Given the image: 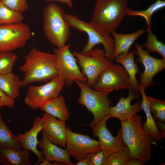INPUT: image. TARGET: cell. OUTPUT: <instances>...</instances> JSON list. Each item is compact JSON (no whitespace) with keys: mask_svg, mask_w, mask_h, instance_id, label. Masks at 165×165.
Wrapping results in <instances>:
<instances>
[{"mask_svg":"<svg viewBox=\"0 0 165 165\" xmlns=\"http://www.w3.org/2000/svg\"><path fill=\"white\" fill-rule=\"evenodd\" d=\"M145 162L136 158L130 159L128 161L126 165H144Z\"/></svg>","mask_w":165,"mask_h":165,"instance_id":"36","label":"cell"},{"mask_svg":"<svg viewBox=\"0 0 165 165\" xmlns=\"http://www.w3.org/2000/svg\"><path fill=\"white\" fill-rule=\"evenodd\" d=\"M93 87L95 90L107 94L131 88L127 73L122 65L119 64H114L104 70Z\"/></svg>","mask_w":165,"mask_h":165,"instance_id":"11","label":"cell"},{"mask_svg":"<svg viewBox=\"0 0 165 165\" xmlns=\"http://www.w3.org/2000/svg\"><path fill=\"white\" fill-rule=\"evenodd\" d=\"M40 109L58 119L66 122L69 118L68 109L62 95L53 98L45 102Z\"/></svg>","mask_w":165,"mask_h":165,"instance_id":"22","label":"cell"},{"mask_svg":"<svg viewBox=\"0 0 165 165\" xmlns=\"http://www.w3.org/2000/svg\"><path fill=\"white\" fill-rule=\"evenodd\" d=\"M67 151L70 157L78 160L102 150L98 141L87 135L72 131L67 127Z\"/></svg>","mask_w":165,"mask_h":165,"instance_id":"12","label":"cell"},{"mask_svg":"<svg viewBox=\"0 0 165 165\" xmlns=\"http://www.w3.org/2000/svg\"><path fill=\"white\" fill-rule=\"evenodd\" d=\"M150 108L157 122H165V100L147 96Z\"/></svg>","mask_w":165,"mask_h":165,"instance_id":"29","label":"cell"},{"mask_svg":"<svg viewBox=\"0 0 165 165\" xmlns=\"http://www.w3.org/2000/svg\"><path fill=\"white\" fill-rule=\"evenodd\" d=\"M30 151L24 148L0 147V164L2 165H31Z\"/></svg>","mask_w":165,"mask_h":165,"instance_id":"20","label":"cell"},{"mask_svg":"<svg viewBox=\"0 0 165 165\" xmlns=\"http://www.w3.org/2000/svg\"><path fill=\"white\" fill-rule=\"evenodd\" d=\"M128 4V0H96L90 23L103 35H110L127 16Z\"/></svg>","mask_w":165,"mask_h":165,"instance_id":"3","label":"cell"},{"mask_svg":"<svg viewBox=\"0 0 165 165\" xmlns=\"http://www.w3.org/2000/svg\"><path fill=\"white\" fill-rule=\"evenodd\" d=\"M46 2H58L66 4L69 7H73L72 0H42Z\"/></svg>","mask_w":165,"mask_h":165,"instance_id":"37","label":"cell"},{"mask_svg":"<svg viewBox=\"0 0 165 165\" xmlns=\"http://www.w3.org/2000/svg\"><path fill=\"white\" fill-rule=\"evenodd\" d=\"M130 159L129 149L124 144L121 149L108 156L104 165H126Z\"/></svg>","mask_w":165,"mask_h":165,"instance_id":"30","label":"cell"},{"mask_svg":"<svg viewBox=\"0 0 165 165\" xmlns=\"http://www.w3.org/2000/svg\"><path fill=\"white\" fill-rule=\"evenodd\" d=\"M0 147L22 149L17 137L3 121L0 113Z\"/></svg>","mask_w":165,"mask_h":165,"instance_id":"25","label":"cell"},{"mask_svg":"<svg viewBox=\"0 0 165 165\" xmlns=\"http://www.w3.org/2000/svg\"><path fill=\"white\" fill-rule=\"evenodd\" d=\"M24 19L22 14L10 9L2 2L0 3V25L22 22Z\"/></svg>","mask_w":165,"mask_h":165,"instance_id":"27","label":"cell"},{"mask_svg":"<svg viewBox=\"0 0 165 165\" xmlns=\"http://www.w3.org/2000/svg\"><path fill=\"white\" fill-rule=\"evenodd\" d=\"M42 129V118L36 117L34 118L32 126L29 130L24 133H19L17 135L22 148L31 151L37 157L38 160L34 165H39L45 160L37 148L38 143L37 136Z\"/></svg>","mask_w":165,"mask_h":165,"instance_id":"17","label":"cell"},{"mask_svg":"<svg viewBox=\"0 0 165 165\" xmlns=\"http://www.w3.org/2000/svg\"><path fill=\"white\" fill-rule=\"evenodd\" d=\"M145 30L141 28L135 32L128 34H119L115 31L111 34L114 41L115 58L119 54L128 52L131 46L140 37L144 34Z\"/></svg>","mask_w":165,"mask_h":165,"instance_id":"23","label":"cell"},{"mask_svg":"<svg viewBox=\"0 0 165 165\" xmlns=\"http://www.w3.org/2000/svg\"><path fill=\"white\" fill-rule=\"evenodd\" d=\"M22 82L13 72L0 75V90L10 98L14 100L20 96Z\"/></svg>","mask_w":165,"mask_h":165,"instance_id":"24","label":"cell"},{"mask_svg":"<svg viewBox=\"0 0 165 165\" xmlns=\"http://www.w3.org/2000/svg\"><path fill=\"white\" fill-rule=\"evenodd\" d=\"M15 104L14 100L13 99L2 92L0 90V106L6 107L10 108L14 107Z\"/></svg>","mask_w":165,"mask_h":165,"instance_id":"34","label":"cell"},{"mask_svg":"<svg viewBox=\"0 0 165 165\" xmlns=\"http://www.w3.org/2000/svg\"><path fill=\"white\" fill-rule=\"evenodd\" d=\"M37 146L42 149L40 152L45 159L51 162L57 161L67 165H74L66 150L52 143L43 131Z\"/></svg>","mask_w":165,"mask_h":165,"instance_id":"18","label":"cell"},{"mask_svg":"<svg viewBox=\"0 0 165 165\" xmlns=\"http://www.w3.org/2000/svg\"><path fill=\"white\" fill-rule=\"evenodd\" d=\"M70 45L66 44L54 49L57 58L56 66L58 75L62 77L65 85L70 86L76 81L86 82V79L80 70L77 59L70 50Z\"/></svg>","mask_w":165,"mask_h":165,"instance_id":"8","label":"cell"},{"mask_svg":"<svg viewBox=\"0 0 165 165\" xmlns=\"http://www.w3.org/2000/svg\"><path fill=\"white\" fill-rule=\"evenodd\" d=\"M64 85V80L59 75L41 86L30 85L24 97V103L33 110L40 109L45 102L59 95Z\"/></svg>","mask_w":165,"mask_h":165,"instance_id":"9","label":"cell"},{"mask_svg":"<svg viewBox=\"0 0 165 165\" xmlns=\"http://www.w3.org/2000/svg\"><path fill=\"white\" fill-rule=\"evenodd\" d=\"M165 6V1L156 0L145 10H136L129 8L127 16H138L143 17L146 21L147 28H151V20L152 15L156 11L164 8Z\"/></svg>","mask_w":165,"mask_h":165,"instance_id":"26","label":"cell"},{"mask_svg":"<svg viewBox=\"0 0 165 165\" xmlns=\"http://www.w3.org/2000/svg\"><path fill=\"white\" fill-rule=\"evenodd\" d=\"M57 58L54 54L32 48L18 69L24 73L22 87L32 83L51 80L58 75L56 66Z\"/></svg>","mask_w":165,"mask_h":165,"instance_id":"1","label":"cell"},{"mask_svg":"<svg viewBox=\"0 0 165 165\" xmlns=\"http://www.w3.org/2000/svg\"><path fill=\"white\" fill-rule=\"evenodd\" d=\"M135 47V54L138 56L136 61L142 64L144 67V71L140 74L139 85L145 90L152 85L154 77L165 69V59L152 57L137 43Z\"/></svg>","mask_w":165,"mask_h":165,"instance_id":"13","label":"cell"},{"mask_svg":"<svg viewBox=\"0 0 165 165\" xmlns=\"http://www.w3.org/2000/svg\"><path fill=\"white\" fill-rule=\"evenodd\" d=\"M1 107H2L0 106V110L1 109Z\"/></svg>","mask_w":165,"mask_h":165,"instance_id":"39","label":"cell"},{"mask_svg":"<svg viewBox=\"0 0 165 165\" xmlns=\"http://www.w3.org/2000/svg\"><path fill=\"white\" fill-rule=\"evenodd\" d=\"M17 58V55L12 52H0V75L12 72Z\"/></svg>","mask_w":165,"mask_h":165,"instance_id":"31","label":"cell"},{"mask_svg":"<svg viewBox=\"0 0 165 165\" xmlns=\"http://www.w3.org/2000/svg\"><path fill=\"white\" fill-rule=\"evenodd\" d=\"M141 117L137 114L121 122L123 142L128 147L130 159L136 158L145 162L152 157V140L143 129Z\"/></svg>","mask_w":165,"mask_h":165,"instance_id":"2","label":"cell"},{"mask_svg":"<svg viewBox=\"0 0 165 165\" xmlns=\"http://www.w3.org/2000/svg\"><path fill=\"white\" fill-rule=\"evenodd\" d=\"M75 82L80 91L78 103L85 106L93 115L94 119L90 124L92 129L109 115L111 103L108 98L109 94L92 89L86 82L78 81Z\"/></svg>","mask_w":165,"mask_h":165,"instance_id":"6","label":"cell"},{"mask_svg":"<svg viewBox=\"0 0 165 165\" xmlns=\"http://www.w3.org/2000/svg\"><path fill=\"white\" fill-rule=\"evenodd\" d=\"M90 155L77 160L76 165H91Z\"/></svg>","mask_w":165,"mask_h":165,"instance_id":"35","label":"cell"},{"mask_svg":"<svg viewBox=\"0 0 165 165\" xmlns=\"http://www.w3.org/2000/svg\"><path fill=\"white\" fill-rule=\"evenodd\" d=\"M42 117V131L48 139L54 144L66 147L67 139L66 122L46 113H44Z\"/></svg>","mask_w":165,"mask_h":165,"instance_id":"16","label":"cell"},{"mask_svg":"<svg viewBox=\"0 0 165 165\" xmlns=\"http://www.w3.org/2000/svg\"><path fill=\"white\" fill-rule=\"evenodd\" d=\"M28 0H2L1 2L10 9L21 14L28 8Z\"/></svg>","mask_w":165,"mask_h":165,"instance_id":"32","label":"cell"},{"mask_svg":"<svg viewBox=\"0 0 165 165\" xmlns=\"http://www.w3.org/2000/svg\"><path fill=\"white\" fill-rule=\"evenodd\" d=\"M2 0H0V3L1 2Z\"/></svg>","mask_w":165,"mask_h":165,"instance_id":"40","label":"cell"},{"mask_svg":"<svg viewBox=\"0 0 165 165\" xmlns=\"http://www.w3.org/2000/svg\"><path fill=\"white\" fill-rule=\"evenodd\" d=\"M61 163L57 161H54L53 163H51L50 161L45 159L41 162L39 165H57L60 164Z\"/></svg>","mask_w":165,"mask_h":165,"instance_id":"38","label":"cell"},{"mask_svg":"<svg viewBox=\"0 0 165 165\" xmlns=\"http://www.w3.org/2000/svg\"><path fill=\"white\" fill-rule=\"evenodd\" d=\"M145 89L139 86V91L141 94L142 100L141 107L145 113L146 121L142 125L143 127L149 135L152 141L155 142L162 141L165 138L164 135L158 127L156 122L150 111Z\"/></svg>","mask_w":165,"mask_h":165,"instance_id":"19","label":"cell"},{"mask_svg":"<svg viewBox=\"0 0 165 165\" xmlns=\"http://www.w3.org/2000/svg\"><path fill=\"white\" fill-rule=\"evenodd\" d=\"M64 13L63 8L55 3L46 6L43 11L45 36L57 48L65 45L71 36V27L64 19Z\"/></svg>","mask_w":165,"mask_h":165,"instance_id":"4","label":"cell"},{"mask_svg":"<svg viewBox=\"0 0 165 165\" xmlns=\"http://www.w3.org/2000/svg\"><path fill=\"white\" fill-rule=\"evenodd\" d=\"M72 53L86 79V83L91 87L104 70L114 64L107 58L104 50L99 48L86 52L75 50Z\"/></svg>","mask_w":165,"mask_h":165,"instance_id":"5","label":"cell"},{"mask_svg":"<svg viewBox=\"0 0 165 165\" xmlns=\"http://www.w3.org/2000/svg\"><path fill=\"white\" fill-rule=\"evenodd\" d=\"M110 155L108 153L102 150L91 154L90 155L91 165H104Z\"/></svg>","mask_w":165,"mask_h":165,"instance_id":"33","label":"cell"},{"mask_svg":"<svg viewBox=\"0 0 165 165\" xmlns=\"http://www.w3.org/2000/svg\"><path fill=\"white\" fill-rule=\"evenodd\" d=\"M109 115L98 123L92 128L93 135L97 137L102 150L109 154L117 152L121 149L124 145L121 129L117 135L114 137L106 126V122L110 118Z\"/></svg>","mask_w":165,"mask_h":165,"instance_id":"14","label":"cell"},{"mask_svg":"<svg viewBox=\"0 0 165 165\" xmlns=\"http://www.w3.org/2000/svg\"><path fill=\"white\" fill-rule=\"evenodd\" d=\"M148 36L146 42L143 44L145 50L148 53L156 52L160 54L165 59V45L159 41L156 36L152 32L151 28H146Z\"/></svg>","mask_w":165,"mask_h":165,"instance_id":"28","label":"cell"},{"mask_svg":"<svg viewBox=\"0 0 165 165\" xmlns=\"http://www.w3.org/2000/svg\"><path fill=\"white\" fill-rule=\"evenodd\" d=\"M31 36L30 28L22 22L0 25V52L24 47Z\"/></svg>","mask_w":165,"mask_h":165,"instance_id":"10","label":"cell"},{"mask_svg":"<svg viewBox=\"0 0 165 165\" xmlns=\"http://www.w3.org/2000/svg\"><path fill=\"white\" fill-rule=\"evenodd\" d=\"M135 50L131 52L122 53L114 59L116 62L121 64L127 73L131 89L139 91V85L136 75L140 73L139 68L134 60Z\"/></svg>","mask_w":165,"mask_h":165,"instance_id":"21","label":"cell"},{"mask_svg":"<svg viewBox=\"0 0 165 165\" xmlns=\"http://www.w3.org/2000/svg\"><path fill=\"white\" fill-rule=\"evenodd\" d=\"M64 19L71 27L85 32L88 36V41L83 50L82 52L89 51L97 45L102 44L107 58L112 61L115 59V43L113 37L110 35L105 36L95 28L90 23L79 19L75 16L64 13Z\"/></svg>","mask_w":165,"mask_h":165,"instance_id":"7","label":"cell"},{"mask_svg":"<svg viewBox=\"0 0 165 165\" xmlns=\"http://www.w3.org/2000/svg\"><path fill=\"white\" fill-rule=\"evenodd\" d=\"M129 90L127 97H120L116 106L110 107L109 115L110 118L117 119L122 122L143 110L141 102L131 104L132 100L139 98V94L136 90L131 88Z\"/></svg>","mask_w":165,"mask_h":165,"instance_id":"15","label":"cell"}]
</instances>
